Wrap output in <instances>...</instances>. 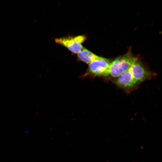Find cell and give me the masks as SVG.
<instances>
[{
  "label": "cell",
  "mask_w": 162,
  "mask_h": 162,
  "mask_svg": "<svg viewBox=\"0 0 162 162\" xmlns=\"http://www.w3.org/2000/svg\"><path fill=\"white\" fill-rule=\"evenodd\" d=\"M138 58L130 51L111 62L109 75L117 78L128 71Z\"/></svg>",
  "instance_id": "6da1fadb"
},
{
  "label": "cell",
  "mask_w": 162,
  "mask_h": 162,
  "mask_svg": "<svg viewBox=\"0 0 162 162\" xmlns=\"http://www.w3.org/2000/svg\"><path fill=\"white\" fill-rule=\"evenodd\" d=\"M110 62L109 59L101 57L88 64L83 76L103 77L109 75Z\"/></svg>",
  "instance_id": "7a4b0ae2"
},
{
  "label": "cell",
  "mask_w": 162,
  "mask_h": 162,
  "mask_svg": "<svg viewBox=\"0 0 162 162\" xmlns=\"http://www.w3.org/2000/svg\"><path fill=\"white\" fill-rule=\"evenodd\" d=\"M86 39L85 35H81L57 38L55 41L56 44L64 46L73 53L77 54L83 48L82 44Z\"/></svg>",
  "instance_id": "3957f363"
},
{
  "label": "cell",
  "mask_w": 162,
  "mask_h": 162,
  "mask_svg": "<svg viewBox=\"0 0 162 162\" xmlns=\"http://www.w3.org/2000/svg\"><path fill=\"white\" fill-rule=\"evenodd\" d=\"M77 57L79 60L88 64L101 57L84 47L77 54Z\"/></svg>",
  "instance_id": "8992f818"
},
{
  "label": "cell",
  "mask_w": 162,
  "mask_h": 162,
  "mask_svg": "<svg viewBox=\"0 0 162 162\" xmlns=\"http://www.w3.org/2000/svg\"><path fill=\"white\" fill-rule=\"evenodd\" d=\"M116 83L119 87L127 89L133 88L138 84L133 77L129 69L117 78Z\"/></svg>",
  "instance_id": "5b68a950"
},
{
  "label": "cell",
  "mask_w": 162,
  "mask_h": 162,
  "mask_svg": "<svg viewBox=\"0 0 162 162\" xmlns=\"http://www.w3.org/2000/svg\"><path fill=\"white\" fill-rule=\"evenodd\" d=\"M129 70L133 77L138 84L149 78L152 75L146 68L138 59Z\"/></svg>",
  "instance_id": "277c9868"
}]
</instances>
